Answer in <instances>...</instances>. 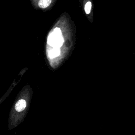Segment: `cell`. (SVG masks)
I'll use <instances>...</instances> for the list:
<instances>
[{
    "mask_svg": "<svg viewBox=\"0 0 135 135\" xmlns=\"http://www.w3.org/2000/svg\"><path fill=\"white\" fill-rule=\"evenodd\" d=\"M60 54V51L59 48L54 47L52 50H51L49 53V55L51 58H54L58 56Z\"/></svg>",
    "mask_w": 135,
    "mask_h": 135,
    "instance_id": "obj_4",
    "label": "cell"
},
{
    "mask_svg": "<svg viewBox=\"0 0 135 135\" xmlns=\"http://www.w3.org/2000/svg\"><path fill=\"white\" fill-rule=\"evenodd\" d=\"M64 42L63 37L60 28H55L53 31L50 33L48 37L47 43L53 47H60Z\"/></svg>",
    "mask_w": 135,
    "mask_h": 135,
    "instance_id": "obj_1",
    "label": "cell"
},
{
    "mask_svg": "<svg viewBox=\"0 0 135 135\" xmlns=\"http://www.w3.org/2000/svg\"><path fill=\"white\" fill-rule=\"evenodd\" d=\"M91 7H92V3L91 2L89 1L84 6V11L86 14H88L90 13L91 9Z\"/></svg>",
    "mask_w": 135,
    "mask_h": 135,
    "instance_id": "obj_5",
    "label": "cell"
},
{
    "mask_svg": "<svg viewBox=\"0 0 135 135\" xmlns=\"http://www.w3.org/2000/svg\"><path fill=\"white\" fill-rule=\"evenodd\" d=\"M26 105V101L23 99H21L18 100L15 105V109L17 112H21L23 111Z\"/></svg>",
    "mask_w": 135,
    "mask_h": 135,
    "instance_id": "obj_2",
    "label": "cell"
},
{
    "mask_svg": "<svg viewBox=\"0 0 135 135\" xmlns=\"http://www.w3.org/2000/svg\"><path fill=\"white\" fill-rule=\"evenodd\" d=\"M51 2L52 0H39L37 5L40 8L44 9L49 7Z\"/></svg>",
    "mask_w": 135,
    "mask_h": 135,
    "instance_id": "obj_3",
    "label": "cell"
}]
</instances>
